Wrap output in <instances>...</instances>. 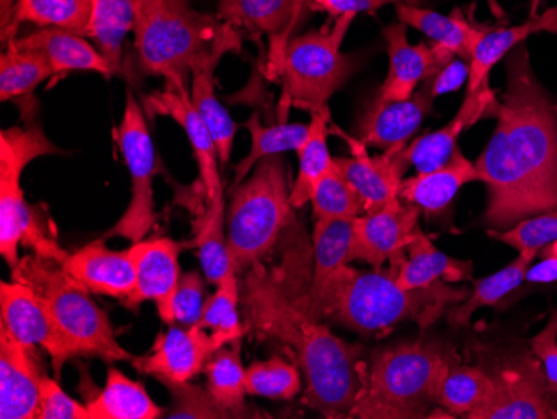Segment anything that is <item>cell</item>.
<instances>
[{
    "mask_svg": "<svg viewBox=\"0 0 557 419\" xmlns=\"http://www.w3.org/2000/svg\"><path fill=\"white\" fill-rule=\"evenodd\" d=\"M508 83L497 126L474 162L490 190L486 221L509 230L557 208V108L534 74L528 49L506 56Z\"/></svg>",
    "mask_w": 557,
    "mask_h": 419,
    "instance_id": "obj_1",
    "label": "cell"
},
{
    "mask_svg": "<svg viewBox=\"0 0 557 419\" xmlns=\"http://www.w3.org/2000/svg\"><path fill=\"white\" fill-rule=\"evenodd\" d=\"M247 287L255 323L294 348L306 380L304 403L324 418H347L361 387V348L341 340L297 303L289 301L275 281L261 271L249 278Z\"/></svg>",
    "mask_w": 557,
    "mask_h": 419,
    "instance_id": "obj_2",
    "label": "cell"
},
{
    "mask_svg": "<svg viewBox=\"0 0 557 419\" xmlns=\"http://www.w3.org/2000/svg\"><path fill=\"white\" fill-rule=\"evenodd\" d=\"M399 258L394 259L387 274L383 271L362 273L343 266L329 278L315 298L297 305L311 318H331L358 333L377 334L386 333L406 319H414L424 330L446 309L469 296L468 289L441 281L421 289H403L396 281Z\"/></svg>",
    "mask_w": 557,
    "mask_h": 419,
    "instance_id": "obj_3",
    "label": "cell"
},
{
    "mask_svg": "<svg viewBox=\"0 0 557 419\" xmlns=\"http://www.w3.org/2000/svg\"><path fill=\"white\" fill-rule=\"evenodd\" d=\"M134 36L144 74L186 86L194 72L240 49L234 26L196 11L189 0H136Z\"/></svg>",
    "mask_w": 557,
    "mask_h": 419,
    "instance_id": "obj_4",
    "label": "cell"
},
{
    "mask_svg": "<svg viewBox=\"0 0 557 419\" xmlns=\"http://www.w3.org/2000/svg\"><path fill=\"white\" fill-rule=\"evenodd\" d=\"M453 362L450 353L429 341L379 349L368 368L359 365L361 387L347 418H434L441 383Z\"/></svg>",
    "mask_w": 557,
    "mask_h": 419,
    "instance_id": "obj_5",
    "label": "cell"
},
{
    "mask_svg": "<svg viewBox=\"0 0 557 419\" xmlns=\"http://www.w3.org/2000/svg\"><path fill=\"white\" fill-rule=\"evenodd\" d=\"M12 280L36 293L81 356L106 362L136 359L119 344L108 315L90 298L92 293L72 280L62 262L37 255L25 256L12 269Z\"/></svg>",
    "mask_w": 557,
    "mask_h": 419,
    "instance_id": "obj_6",
    "label": "cell"
},
{
    "mask_svg": "<svg viewBox=\"0 0 557 419\" xmlns=\"http://www.w3.org/2000/svg\"><path fill=\"white\" fill-rule=\"evenodd\" d=\"M293 214L286 159L269 156L231 190L227 244L236 273L258 266Z\"/></svg>",
    "mask_w": 557,
    "mask_h": 419,
    "instance_id": "obj_7",
    "label": "cell"
},
{
    "mask_svg": "<svg viewBox=\"0 0 557 419\" xmlns=\"http://www.w3.org/2000/svg\"><path fill=\"white\" fill-rule=\"evenodd\" d=\"M354 17L356 15H341L333 27H322L290 40L278 71L290 106L311 114L329 108L331 97L356 74L358 59L341 51Z\"/></svg>",
    "mask_w": 557,
    "mask_h": 419,
    "instance_id": "obj_8",
    "label": "cell"
},
{
    "mask_svg": "<svg viewBox=\"0 0 557 419\" xmlns=\"http://www.w3.org/2000/svg\"><path fill=\"white\" fill-rule=\"evenodd\" d=\"M114 139L129 169L131 199L117 224L104 234V239L124 237L131 243H139L156 224L152 184L159 164L143 109L131 90L125 99L121 124L114 130Z\"/></svg>",
    "mask_w": 557,
    "mask_h": 419,
    "instance_id": "obj_9",
    "label": "cell"
},
{
    "mask_svg": "<svg viewBox=\"0 0 557 419\" xmlns=\"http://www.w3.org/2000/svg\"><path fill=\"white\" fill-rule=\"evenodd\" d=\"M61 152L39 124L25 130L11 127L0 134V255L11 269L21 261L22 237L36 212L25 201L22 174L37 158Z\"/></svg>",
    "mask_w": 557,
    "mask_h": 419,
    "instance_id": "obj_10",
    "label": "cell"
},
{
    "mask_svg": "<svg viewBox=\"0 0 557 419\" xmlns=\"http://www.w3.org/2000/svg\"><path fill=\"white\" fill-rule=\"evenodd\" d=\"M0 328L15 340L42 348L50 356L55 377H61L65 362L81 358L79 349L59 330L36 293L18 281L0 284Z\"/></svg>",
    "mask_w": 557,
    "mask_h": 419,
    "instance_id": "obj_11",
    "label": "cell"
},
{
    "mask_svg": "<svg viewBox=\"0 0 557 419\" xmlns=\"http://www.w3.org/2000/svg\"><path fill=\"white\" fill-rule=\"evenodd\" d=\"M493 378V396L469 419H557V390L544 377L540 359L525 356Z\"/></svg>",
    "mask_w": 557,
    "mask_h": 419,
    "instance_id": "obj_12",
    "label": "cell"
},
{
    "mask_svg": "<svg viewBox=\"0 0 557 419\" xmlns=\"http://www.w3.org/2000/svg\"><path fill=\"white\" fill-rule=\"evenodd\" d=\"M419 214L418 206L403 202L399 197L386 208L354 218L352 261L361 259L374 271H383L387 261L403 256L404 249L422 233Z\"/></svg>",
    "mask_w": 557,
    "mask_h": 419,
    "instance_id": "obj_13",
    "label": "cell"
},
{
    "mask_svg": "<svg viewBox=\"0 0 557 419\" xmlns=\"http://www.w3.org/2000/svg\"><path fill=\"white\" fill-rule=\"evenodd\" d=\"M181 249L183 246L169 237L134 243L129 251L136 266V289L122 305L136 309L143 303L152 301L158 306L162 321L169 326L174 324V298L183 276Z\"/></svg>",
    "mask_w": 557,
    "mask_h": 419,
    "instance_id": "obj_14",
    "label": "cell"
},
{
    "mask_svg": "<svg viewBox=\"0 0 557 419\" xmlns=\"http://www.w3.org/2000/svg\"><path fill=\"white\" fill-rule=\"evenodd\" d=\"M214 352H218L214 337L205 328L171 324L156 337L152 352L140 358L136 356L133 365L139 373L149 374L162 384L189 383L205 371Z\"/></svg>",
    "mask_w": 557,
    "mask_h": 419,
    "instance_id": "obj_15",
    "label": "cell"
},
{
    "mask_svg": "<svg viewBox=\"0 0 557 419\" xmlns=\"http://www.w3.org/2000/svg\"><path fill=\"white\" fill-rule=\"evenodd\" d=\"M44 377L34 346L0 328V418L37 419Z\"/></svg>",
    "mask_w": 557,
    "mask_h": 419,
    "instance_id": "obj_16",
    "label": "cell"
},
{
    "mask_svg": "<svg viewBox=\"0 0 557 419\" xmlns=\"http://www.w3.org/2000/svg\"><path fill=\"white\" fill-rule=\"evenodd\" d=\"M150 106L161 114L174 119L189 137L199 168L200 183L205 186L208 205L224 197V186L219 174L218 146L211 131L190 101V89L186 84L165 81V89L150 97Z\"/></svg>",
    "mask_w": 557,
    "mask_h": 419,
    "instance_id": "obj_17",
    "label": "cell"
},
{
    "mask_svg": "<svg viewBox=\"0 0 557 419\" xmlns=\"http://www.w3.org/2000/svg\"><path fill=\"white\" fill-rule=\"evenodd\" d=\"M308 9L309 0H219L218 17L231 26L271 37L272 61L281 71L290 30Z\"/></svg>",
    "mask_w": 557,
    "mask_h": 419,
    "instance_id": "obj_18",
    "label": "cell"
},
{
    "mask_svg": "<svg viewBox=\"0 0 557 419\" xmlns=\"http://www.w3.org/2000/svg\"><path fill=\"white\" fill-rule=\"evenodd\" d=\"M494 111H497L496 93L491 89L490 84H484L481 89L468 93L458 114L454 115L446 126L403 147L399 151L400 159L408 168L412 165L418 169V172L441 168L458 149L456 144H458L459 136L479 119L490 115V112L496 115Z\"/></svg>",
    "mask_w": 557,
    "mask_h": 419,
    "instance_id": "obj_19",
    "label": "cell"
},
{
    "mask_svg": "<svg viewBox=\"0 0 557 419\" xmlns=\"http://www.w3.org/2000/svg\"><path fill=\"white\" fill-rule=\"evenodd\" d=\"M62 266L92 294L124 301L136 289V266L129 249L112 251L102 241H94L69 255Z\"/></svg>",
    "mask_w": 557,
    "mask_h": 419,
    "instance_id": "obj_20",
    "label": "cell"
},
{
    "mask_svg": "<svg viewBox=\"0 0 557 419\" xmlns=\"http://www.w3.org/2000/svg\"><path fill=\"white\" fill-rule=\"evenodd\" d=\"M433 104V94L424 86L406 101H381L375 97L359 121V140L383 151L406 147Z\"/></svg>",
    "mask_w": 557,
    "mask_h": 419,
    "instance_id": "obj_21",
    "label": "cell"
},
{
    "mask_svg": "<svg viewBox=\"0 0 557 419\" xmlns=\"http://www.w3.org/2000/svg\"><path fill=\"white\" fill-rule=\"evenodd\" d=\"M400 149L403 147H396L371 158L364 146H359L352 158H334L354 189L361 194L366 212L379 211L399 199L403 176L409 169L400 159Z\"/></svg>",
    "mask_w": 557,
    "mask_h": 419,
    "instance_id": "obj_22",
    "label": "cell"
},
{
    "mask_svg": "<svg viewBox=\"0 0 557 419\" xmlns=\"http://www.w3.org/2000/svg\"><path fill=\"white\" fill-rule=\"evenodd\" d=\"M8 49L29 51L42 54L54 69V74L71 71L97 72L100 76L112 77L111 65L108 64L99 49L81 34L59 27H39L24 37L9 40Z\"/></svg>",
    "mask_w": 557,
    "mask_h": 419,
    "instance_id": "obj_23",
    "label": "cell"
},
{
    "mask_svg": "<svg viewBox=\"0 0 557 419\" xmlns=\"http://www.w3.org/2000/svg\"><path fill=\"white\" fill-rule=\"evenodd\" d=\"M383 34L389 54V74L379 90L377 99L406 101L414 96L419 84L433 71L436 54L431 44L412 46L408 40V26L403 22L384 27Z\"/></svg>",
    "mask_w": 557,
    "mask_h": 419,
    "instance_id": "obj_24",
    "label": "cell"
},
{
    "mask_svg": "<svg viewBox=\"0 0 557 419\" xmlns=\"http://www.w3.org/2000/svg\"><path fill=\"white\" fill-rule=\"evenodd\" d=\"M475 181H481V176L474 162L456 149L449 161L441 168L418 172L414 177L403 180L399 197L428 214H437L450 205L465 184Z\"/></svg>",
    "mask_w": 557,
    "mask_h": 419,
    "instance_id": "obj_25",
    "label": "cell"
},
{
    "mask_svg": "<svg viewBox=\"0 0 557 419\" xmlns=\"http://www.w3.org/2000/svg\"><path fill=\"white\" fill-rule=\"evenodd\" d=\"M396 12L403 24L414 27L428 36L431 42L468 62H471L479 40L483 39L487 30L475 26L461 11L444 15L421 5L397 4Z\"/></svg>",
    "mask_w": 557,
    "mask_h": 419,
    "instance_id": "obj_26",
    "label": "cell"
},
{
    "mask_svg": "<svg viewBox=\"0 0 557 419\" xmlns=\"http://www.w3.org/2000/svg\"><path fill=\"white\" fill-rule=\"evenodd\" d=\"M537 33L557 34V5L547 9L543 15H533L519 26L487 29L483 39L479 40L469 62L471 69H469L468 93L490 84V74L494 65L506 58L515 47L521 46L529 36Z\"/></svg>",
    "mask_w": 557,
    "mask_h": 419,
    "instance_id": "obj_27",
    "label": "cell"
},
{
    "mask_svg": "<svg viewBox=\"0 0 557 419\" xmlns=\"http://www.w3.org/2000/svg\"><path fill=\"white\" fill-rule=\"evenodd\" d=\"M409 258L397 264L396 281L403 289H421L440 283H461L472 280V262L459 261L434 248L424 233L409 244Z\"/></svg>",
    "mask_w": 557,
    "mask_h": 419,
    "instance_id": "obj_28",
    "label": "cell"
},
{
    "mask_svg": "<svg viewBox=\"0 0 557 419\" xmlns=\"http://www.w3.org/2000/svg\"><path fill=\"white\" fill-rule=\"evenodd\" d=\"M90 419H158L164 415L146 387L111 368L106 386L87 402Z\"/></svg>",
    "mask_w": 557,
    "mask_h": 419,
    "instance_id": "obj_29",
    "label": "cell"
},
{
    "mask_svg": "<svg viewBox=\"0 0 557 419\" xmlns=\"http://www.w3.org/2000/svg\"><path fill=\"white\" fill-rule=\"evenodd\" d=\"M136 29V0H94L87 39L96 42L112 72H122V52L127 34Z\"/></svg>",
    "mask_w": 557,
    "mask_h": 419,
    "instance_id": "obj_30",
    "label": "cell"
},
{
    "mask_svg": "<svg viewBox=\"0 0 557 419\" xmlns=\"http://www.w3.org/2000/svg\"><path fill=\"white\" fill-rule=\"evenodd\" d=\"M329 121H331L329 108L311 114L308 137L297 151L299 171L290 187L293 208H302L304 205L311 202L315 187L334 165V158H331L327 149Z\"/></svg>",
    "mask_w": 557,
    "mask_h": 419,
    "instance_id": "obj_31",
    "label": "cell"
},
{
    "mask_svg": "<svg viewBox=\"0 0 557 419\" xmlns=\"http://www.w3.org/2000/svg\"><path fill=\"white\" fill-rule=\"evenodd\" d=\"M208 391L212 399L224 409L231 418H249L250 409L246 406V369L240 358V340L234 341L233 348L214 352L206 362Z\"/></svg>",
    "mask_w": 557,
    "mask_h": 419,
    "instance_id": "obj_32",
    "label": "cell"
},
{
    "mask_svg": "<svg viewBox=\"0 0 557 419\" xmlns=\"http://www.w3.org/2000/svg\"><path fill=\"white\" fill-rule=\"evenodd\" d=\"M494 390V378L483 369L453 362L441 383L437 406L447 418L462 416L469 419L472 412L490 402Z\"/></svg>",
    "mask_w": 557,
    "mask_h": 419,
    "instance_id": "obj_33",
    "label": "cell"
},
{
    "mask_svg": "<svg viewBox=\"0 0 557 419\" xmlns=\"http://www.w3.org/2000/svg\"><path fill=\"white\" fill-rule=\"evenodd\" d=\"M94 0H18L14 17L2 40L14 39L17 27L34 24L37 27H59L86 37Z\"/></svg>",
    "mask_w": 557,
    "mask_h": 419,
    "instance_id": "obj_34",
    "label": "cell"
},
{
    "mask_svg": "<svg viewBox=\"0 0 557 419\" xmlns=\"http://www.w3.org/2000/svg\"><path fill=\"white\" fill-rule=\"evenodd\" d=\"M354 219H315L314 274L302 301L315 298L337 269L352 261Z\"/></svg>",
    "mask_w": 557,
    "mask_h": 419,
    "instance_id": "obj_35",
    "label": "cell"
},
{
    "mask_svg": "<svg viewBox=\"0 0 557 419\" xmlns=\"http://www.w3.org/2000/svg\"><path fill=\"white\" fill-rule=\"evenodd\" d=\"M246 130L250 133L249 155L237 164L233 187L243 183L262 159L283 155L286 151H299L309 133V126L306 124H290V122L262 126L258 112L250 115L249 121L246 122Z\"/></svg>",
    "mask_w": 557,
    "mask_h": 419,
    "instance_id": "obj_36",
    "label": "cell"
},
{
    "mask_svg": "<svg viewBox=\"0 0 557 419\" xmlns=\"http://www.w3.org/2000/svg\"><path fill=\"white\" fill-rule=\"evenodd\" d=\"M537 255L533 252H519L518 259L511 264L497 271L496 274L475 281L474 291L469 293V298L462 305L453 306L449 309V321L454 326H468L472 315L478 309L494 306L508 296L509 293L521 286L525 271Z\"/></svg>",
    "mask_w": 557,
    "mask_h": 419,
    "instance_id": "obj_37",
    "label": "cell"
},
{
    "mask_svg": "<svg viewBox=\"0 0 557 419\" xmlns=\"http://www.w3.org/2000/svg\"><path fill=\"white\" fill-rule=\"evenodd\" d=\"M214 65L199 69L194 72L190 81V101L199 112L206 126L211 131L218 146L219 158L222 164H227L233 155L234 137H236V124L224 106L219 102L214 87Z\"/></svg>",
    "mask_w": 557,
    "mask_h": 419,
    "instance_id": "obj_38",
    "label": "cell"
},
{
    "mask_svg": "<svg viewBox=\"0 0 557 419\" xmlns=\"http://www.w3.org/2000/svg\"><path fill=\"white\" fill-rule=\"evenodd\" d=\"M224 197L208 205L205 221L197 234L199 261L205 271L206 281L219 286L227 274L233 271L227 234L224 233L225 205Z\"/></svg>",
    "mask_w": 557,
    "mask_h": 419,
    "instance_id": "obj_39",
    "label": "cell"
},
{
    "mask_svg": "<svg viewBox=\"0 0 557 419\" xmlns=\"http://www.w3.org/2000/svg\"><path fill=\"white\" fill-rule=\"evenodd\" d=\"M237 305H239V286H237L236 269H233L219 284L211 298L206 301L205 311L197 323L200 328L211 331L218 349L244 336Z\"/></svg>",
    "mask_w": 557,
    "mask_h": 419,
    "instance_id": "obj_40",
    "label": "cell"
},
{
    "mask_svg": "<svg viewBox=\"0 0 557 419\" xmlns=\"http://www.w3.org/2000/svg\"><path fill=\"white\" fill-rule=\"evenodd\" d=\"M55 76L42 54L9 49L0 58V99L2 102L30 96L44 81Z\"/></svg>",
    "mask_w": 557,
    "mask_h": 419,
    "instance_id": "obj_41",
    "label": "cell"
},
{
    "mask_svg": "<svg viewBox=\"0 0 557 419\" xmlns=\"http://www.w3.org/2000/svg\"><path fill=\"white\" fill-rule=\"evenodd\" d=\"M311 205L315 219H354L366 211L361 194L354 189L336 161L315 187Z\"/></svg>",
    "mask_w": 557,
    "mask_h": 419,
    "instance_id": "obj_42",
    "label": "cell"
},
{
    "mask_svg": "<svg viewBox=\"0 0 557 419\" xmlns=\"http://www.w3.org/2000/svg\"><path fill=\"white\" fill-rule=\"evenodd\" d=\"M246 387L250 396L269 399H293L302 390L299 368L274 356L246 369Z\"/></svg>",
    "mask_w": 557,
    "mask_h": 419,
    "instance_id": "obj_43",
    "label": "cell"
},
{
    "mask_svg": "<svg viewBox=\"0 0 557 419\" xmlns=\"http://www.w3.org/2000/svg\"><path fill=\"white\" fill-rule=\"evenodd\" d=\"M490 236L508 244L519 252L537 255L557 241V208L543 214L522 219L509 230H490Z\"/></svg>",
    "mask_w": 557,
    "mask_h": 419,
    "instance_id": "obj_44",
    "label": "cell"
},
{
    "mask_svg": "<svg viewBox=\"0 0 557 419\" xmlns=\"http://www.w3.org/2000/svg\"><path fill=\"white\" fill-rule=\"evenodd\" d=\"M165 386L169 387L174 402L169 418H231L212 399L208 390L190 386L189 383H168Z\"/></svg>",
    "mask_w": 557,
    "mask_h": 419,
    "instance_id": "obj_45",
    "label": "cell"
},
{
    "mask_svg": "<svg viewBox=\"0 0 557 419\" xmlns=\"http://www.w3.org/2000/svg\"><path fill=\"white\" fill-rule=\"evenodd\" d=\"M37 419H90L86 405L64 393L58 381L44 377L40 381Z\"/></svg>",
    "mask_w": 557,
    "mask_h": 419,
    "instance_id": "obj_46",
    "label": "cell"
},
{
    "mask_svg": "<svg viewBox=\"0 0 557 419\" xmlns=\"http://www.w3.org/2000/svg\"><path fill=\"white\" fill-rule=\"evenodd\" d=\"M205 280L197 271H187L181 276L180 289L175 293V323L190 328L199 323L205 311Z\"/></svg>",
    "mask_w": 557,
    "mask_h": 419,
    "instance_id": "obj_47",
    "label": "cell"
},
{
    "mask_svg": "<svg viewBox=\"0 0 557 419\" xmlns=\"http://www.w3.org/2000/svg\"><path fill=\"white\" fill-rule=\"evenodd\" d=\"M531 349L543 365L547 381L557 390V311L550 316L547 326L531 341Z\"/></svg>",
    "mask_w": 557,
    "mask_h": 419,
    "instance_id": "obj_48",
    "label": "cell"
},
{
    "mask_svg": "<svg viewBox=\"0 0 557 419\" xmlns=\"http://www.w3.org/2000/svg\"><path fill=\"white\" fill-rule=\"evenodd\" d=\"M311 9L327 12L334 19L341 15L352 14L358 15L361 12L377 11L387 4H411L421 5L422 0H309Z\"/></svg>",
    "mask_w": 557,
    "mask_h": 419,
    "instance_id": "obj_49",
    "label": "cell"
},
{
    "mask_svg": "<svg viewBox=\"0 0 557 419\" xmlns=\"http://www.w3.org/2000/svg\"><path fill=\"white\" fill-rule=\"evenodd\" d=\"M524 281L528 283L549 284L557 281V259L543 258V261L537 266H529L525 271Z\"/></svg>",
    "mask_w": 557,
    "mask_h": 419,
    "instance_id": "obj_50",
    "label": "cell"
},
{
    "mask_svg": "<svg viewBox=\"0 0 557 419\" xmlns=\"http://www.w3.org/2000/svg\"><path fill=\"white\" fill-rule=\"evenodd\" d=\"M17 2L18 0H0V26H2V30L8 29L9 24H11Z\"/></svg>",
    "mask_w": 557,
    "mask_h": 419,
    "instance_id": "obj_51",
    "label": "cell"
},
{
    "mask_svg": "<svg viewBox=\"0 0 557 419\" xmlns=\"http://www.w3.org/2000/svg\"><path fill=\"white\" fill-rule=\"evenodd\" d=\"M541 256L543 258H556L557 259V241L556 243L549 244L546 248L541 249Z\"/></svg>",
    "mask_w": 557,
    "mask_h": 419,
    "instance_id": "obj_52",
    "label": "cell"
},
{
    "mask_svg": "<svg viewBox=\"0 0 557 419\" xmlns=\"http://www.w3.org/2000/svg\"><path fill=\"white\" fill-rule=\"evenodd\" d=\"M537 4H540V2H537V0H534V9L537 8Z\"/></svg>",
    "mask_w": 557,
    "mask_h": 419,
    "instance_id": "obj_53",
    "label": "cell"
}]
</instances>
